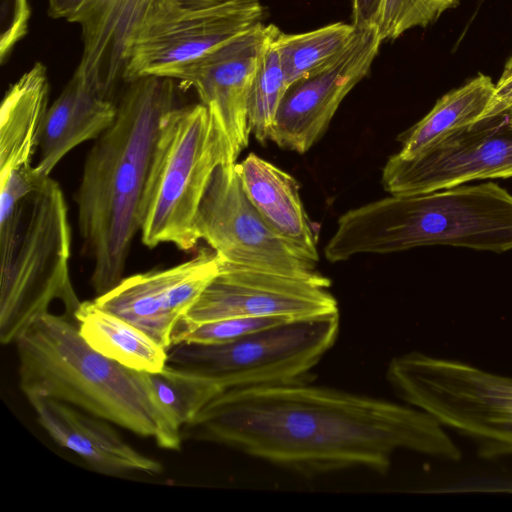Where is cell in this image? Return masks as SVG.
Masks as SVG:
<instances>
[{"mask_svg":"<svg viewBox=\"0 0 512 512\" xmlns=\"http://www.w3.org/2000/svg\"><path fill=\"white\" fill-rule=\"evenodd\" d=\"M357 27L336 22L295 34L280 31L276 45L288 88L333 64L354 38Z\"/></svg>","mask_w":512,"mask_h":512,"instance_id":"cell-23","label":"cell"},{"mask_svg":"<svg viewBox=\"0 0 512 512\" xmlns=\"http://www.w3.org/2000/svg\"><path fill=\"white\" fill-rule=\"evenodd\" d=\"M188 427L197 439L305 475L384 474L398 450L462 457L445 427L417 408L307 382L225 390Z\"/></svg>","mask_w":512,"mask_h":512,"instance_id":"cell-1","label":"cell"},{"mask_svg":"<svg viewBox=\"0 0 512 512\" xmlns=\"http://www.w3.org/2000/svg\"><path fill=\"white\" fill-rule=\"evenodd\" d=\"M328 289L309 280L222 260L219 273L181 320L193 324L239 316L295 320L339 312Z\"/></svg>","mask_w":512,"mask_h":512,"instance_id":"cell-13","label":"cell"},{"mask_svg":"<svg viewBox=\"0 0 512 512\" xmlns=\"http://www.w3.org/2000/svg\"><path fill=\"white\" fill-rule=\"evenodd\" d=\"M59 184L45 177L14 205L0 210V341L15 343L54 301L74 319L81 301L69 259L71 235Z\"/></svg>","mask_w":512,"mask_h":512,"instance_id":"cell-5","label":"cell"},{"mask_svg":"<svg viewBox=\"0 0 512 512\" xmlns=\"http://www.w3.org/2000/svg\"><path fill=\"white\" fill-rule=\"evenodd\" d=\"M25 396L51 439L79 456L95 472L122 476L131 472L163 471L159 461L128 444L109 421L55 399L38 394Z\"/></svg>","mask_w":512,"mask_h":512,"instance_id":"cell-17","label":"cell"},{"mask_svg":"<svg viewBox=\"0 0 512 512\" xmlns=\"http://www.w3.org/2000/svg\"><path fill=\"white\" fill-rule=\"evenodd\" d=\"M221 264L215 251L203 247L189 260L172 267L123 277L92 301L168 349L176 324L216 277Z\"/></svg>","mask_w":512,"mask_h":512,"instance_id":"cell-14","label":"cell"},{"mask_svg":"<svg viewBox=\"0 0 512 512\" xmlns=\"http://www.w3.org/2000/svg\"><path fill=\"white\" fill-rule=\"evenodd\" d=\"M382 0H352V24L356 27L375 25Z\"/></svg>","mask_w":512,"mask_h":512,"instance_id":"cell-30","label":"cell"},{"mask_svg":"<svg viewBox=\"0 0 512 512\" xmlns=\"http://www.w3.org/2000/svg\"><path fill=\"white\" fill-rule=\"evenodd\" d=\"M24 395L55 399L102 418L163 449L181 447L176 429L149 394L144 374L89 346L75 319L47 312L15 342Z\"/></svg>","mask_w":512,"mask_h":512,"instance_id":"cell-3","label":"cell"},{"mask_svg":"<svg viewBox=\"0 0 512 512\" xmlns=\"http://www.w3.org/2000/svg\"><path fill=\"white\" fill-rule=\"evenodd\" d=\"M79 332L91 348L117 363L141 372H159L167 365V349L146 332L92 300L74 314Z\"/></svg>","mask_w":512,"mask_h":512,"instance_id":"cell-21","label":"cell"},{"mask_svg":"<svg viewBox=\"0 0 512 512\" xmlns=\"http://www.w3.org/2000/svg\"><path fill=\"white\" fill-rule=\"evenodd\" d=\"M177 105L171 78L148 75L128 82L114 123L87 154L75 201L97 296L123 278L140 231V204L160 124Z\"/></svg>","mask_w":512,"mask_h":512,"instance_id":"cell-2","label":"cell"},{"mask_svg":"<svg viewBox=\"0 0 512 512\" xmlns=\"http://www.w3.org/2000/svg\"><path fill=\"white\" fill-rule=\"evenodd\" d=\"M288 320L291 319L279 316H239L198 324L180 320L174 328L171 346L178 343L214 344L232 341Z\"/></svg>","mask_w":512,"mask_h":512,"instance_id":"cell-27","label":"cell"},{"mask_svg":"<svg viewBox=\"0 0 512 512\" xmlns=\"http://www.w3.org/2000/svg\"><path fill=\"white\" fill-rule=\"evenodd\" d=\"M143 374L149 394L179 431L223 392L212 378L169 364L159 372Z\"/></svg>","mask_w":512,"mask_h":512,"instance_id":"cell-24","label":"cell"},{"mask_svg":"<svg viewBox=\"0 0 512 512\" xmlns=\"http://www.w3.org/2000/svg\"><path fill=\"white\" fill-rule=\"evenodd\" d=\"M269 25V33L261 49L248 102L250 132L260 143L269 140L276 114L288 90L276 45L280 29L273 24Z\"/></svg>","mask_w":512,"mask_h":512,"instance_id":"cell-25","label":"cell"},{"mask_svg":"<svg viewBox=\"0 0 512 512\" xmlns=\"http://www.w3.org/2000/svg\"><path fill=\"white\" fill-rule=\"evenodd\" d=\"M0 60L4 63L15 44L27 33L28 0H0Z\"/></svg>","mask_w":512,"mask_h":512,"instance_id":"cell-28","label":"cell"},{"mask_svg":"<svg viewBox=\"0 0 512 512\" xmlns=\"http://www.w3.org/2000/svg\"><path fill=\"white\" fill-rule=\"evenodd\" d=\"M117 105L76 70L49 106L38 149L36 170L50 176L58 163L78 145L96 140L115 121Z\"/></svg>","mask_w":512,"mask_h":512,"instance_id":"cell-18","label":"cell"},{"mask_svg":"<svg viewBox=\"0 0 512 512\" xmlns=\"http://www.w3.org/2000/svg\"><path fill=\"white\" fill-rule=\"evenodd\" d=\"M237 163L219 165L200 202L195 230L228 263L330 287L308 255L279 235L248 199Z\"/></svg>","mask_w":512,"mask_h":512,"instance_id":"cell-9","label":"cell"},{"mask_svg":"<svg viewBox=\"0 0 512 512\" xmlns=\"http://www.w3.org/2000/svg\"><path fill=\"white\" fill-rule=\"evenodd\" d=\"M495 83L479 73L459 88L443 95L415 125L398 137V155L411 159L454 132L470 126L485 115L494 96Z\"/></svg>","mask_w":512,"mask_h":512,"instance_id":"cell-22","label":"cell"},{"mask_svg":"<svg viewBox=\"0 0 512 512\" xmlns=\"http://www.w3.org/2000/svg\"><path fill=\"white\" fill-rule=\"evenodd\" d=\"M221 164H230L224 142L202 103L177 105L165 114L139 210L145 246L170 243L185 252L197 246L196 214Z\"/></svg>","mask_w":512,"mask_h":512,"instance_id":"cell-6","label":"cell"},{"mask_svg":"<svg viewBox=\"0 0 512 512\" xmlns=\"http://www.w3.org/2000/svg\"><path fill=\"white\" fill-rule=\"evenodd\" d=\"M260 0H221L200 8H172L150 15L126 52L123 80L158 75L250 32L262 23Z\"/></svg>","mask_w":512,"mask_h":512,"instance_id":"cell-10","label":"cell"},{"mask_svg":"<svg viewBox=\"0 0 512 512\" xmlns=\"http://www.w3.org/2000/svg\"><path fill=\"white\" fill-rule=\"evenodd\" d=\"M512 107V72L500 76L495 84L494 96L482 119L502 114ZM481 120V119H480Z\"/></svg>","mask_w":512,"mask_h":512,"instance_id":"cell-29","label":"cell"},{"mask_svg":"<svg viewBox=\"0 0 512 512\" xmlns=\"http://www.w3.org/2000/svg\"><path fill=\"white\" fill-rule=\"evenodd\" d=\"M382 43L376 25L357 27L333 64L288 88L269 140L282 149L307 152L324 135L343 99L368 74Z\"/></svg>","mask_w":512,"mask_h":512,"instance_id":"cell-15","label":"cell"},{"mask_svg":"<svg viewBox=\"0 0 512 512\" xmlns=\"http://www.w3.org/2000/svg\"><path fill=\"white\" fill-rule=\"evenodd\" d=\"M269 28L261 23L201 57L156 75L179 80L196 90L223 139L229 163H237L249 144V96Z\"/></svg>","mask_w":512,"mask_h":512,"instance_id":"cell-12","label":"cell"},{"mask_svg":"<svg viewBox=\"0 0 512 512\" xmlns=\"http://www.w3.org/2000/svg\"><path fill=\"white\" fill-rule=\"evenodd\" d=\"M339 325L335 312L288 320L222 343H178L167 349V364L208 376L223 391L307 382L334 345Z\"/></svg>","mask_w":512,"mask_h":512,"instance_id":"cell-8","label":"cell"},{"mask_svg":"<svg viewBox=\"0 0 512 512\" xmlns=\"http://www.w3.org/2000/svg\"><path fill=\"white\" fill-rule=\"evenodd\" d=\"M221 0H47L48 15L78 24L83 52L76 68L88 82L113 97L123 79L128 45L150 15L172 8H200Z\"/></svg>","mask_w":512,"mask_h":512,"instance_id":"cell-16","label":"cell"},{"mask_svg":"<svg viewBox=\"0 0 512 512\" xmlns=\"http://www.w3.org/2000/svg\"><path fill=\"white\" fill-rule=\"evenodd\" d=\"M429 245L512 250V195L495 182L390 194L340 216L324 254L335 263Z\"/></svg>","mask_w":512,"mask_h":512,"instance_id":"cell-4","label":"cell"},{"mask_svg":"<svg viewBox=\"0 0 512 512\" xmlns=\"http://www.w3.org/2000/svg\"><path fill=\"white\" fill-rule=\"evenodd\" d=\"M511 176L512 125L504 112L454 132L414 158L392 155L381 183L389 194L410 195Z\"/></svg>","mask_w":512,"mask_h":512,"instance_id":"cell-11","label":"cell"},{"mask_svg":"<svg viewBox=\"0 0 512 512\" xmlns=\"http://www.w3.org/2000/svg\"><path fill=\"white\" fill-rule=\"evenodd\" d=\"M386 377L408 405L471 439L479 457L512 456V377L417 351L393 358Z\"/></svg>","mask_w":512,"mask_h":512,"instance_id":"cell-7","label":"cell"},{"mask_svg":"<svg viewBox=\"0 0 512 512\" xmlns=\"http://www.w3.org/2000/svg\"><path fill=\"white\" fill-rule=\"evenodd\" d=\"M236 166L248 199L264 220L318 262L317 235L303 206L296 179L253 152Z\"/></svg>","mask_w":512,"mask_h":512,"instance_id":"cell-19","label":"cell"},{"mask_svg":"<svg viewBox=\"0 0 512 512\" xmlns=\"http://www.w3.org/2000/svg\"><path fill=\"white\" fill-rule=\"evenodd\" d=\"M510 124L512 125V107L506 111Z\"/></svg>","mask_w":512,"mask_h":512,"instance_id":"cell-32","label":"cell"},{"mask_svg":"<svg viewBox=\"0 0 512 512\" xmlns=\"http://www.w3.org/2000/svg\"><path fill=\"white\" fill-rule=\"evenodd\" d=\"M511 72H512V54L507 59L505 65H504V69H503V72H502L501 76H505V75H507V74H509Z\"/></svg>","mask_w":512,"mask_h":512,"instance_id":"cell-31","label":"cell"},{"mask_svg":"<svg viewBox=\"0 0 512 512\" xmlns=\"http://www.w3.org/2000/svg\"><path fill=\"white\" fill-rule=\"evenodd\" d=\"M459 0H382L376 21L382 42L395 40L416 27L435 23Z\"/></svg>","mask_w":512,"mask_h":512,"instance_id":"cell-26","label":"cell"},{"mask_svg":"<svg viewBox=\"0 0 512 512\" xmlns=\"http://www.w3.org/2000/svg\"><path fill=\"white\" fill-rule=\"evenodd\" d=\"M48 101L47 69L41 62L6 91L0 108V178L34 166Z\"/></svg>","mask_w":512,"mask_h":512,"instance_id":"cell-20","label":"cell"}]
</instances>
